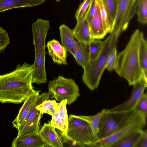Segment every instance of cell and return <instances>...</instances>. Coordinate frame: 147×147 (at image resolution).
<instances>
[{
    "instance_id": "25",
    "label": "cell",
    "mask_w": 147,
    "mask_h": 147,
    "mask_svg": "<svg viewBox=\"0 0 147 147\" xmlns=\"http://www.w3.org/2000/svg\"><path fill=\"white\" fill-rule=\"evenodd\" d=\"M106 12L110 26L112 29L117 7V0H102Z\"/></svg>"
},
{
    "instance_id": "29",
    "label": "cell",
    "mask_w": 147,
    "mask_h": 147,
    "mask_svg": "<svg viewBox=\"0 0 147 147\" xmlns=\"http://www.w3.org/2000/svg\"><path fill=\"white\" fill-rule=\"evenodd\" d=\"M137 13L138 21L143 24L147 22V0H140L138 4Z\"/></svg>"
},
{
    "instance_id": "9",
    "label": "cell",
    "mask_w": 147,
    "mask_h": 147,
    "mask_svg": "<svg viewBox=\"0 0 147 147\" xmlns=\"http://www.w3.org/2000/svg\"><path fill=\"white\" fill-rule=\"evenodd\" d=\"M33 44L35 55L37 54L45 44L48 31L50 28L49 21L38 19L32 24Z\"/></svg>"
},
{
    "instance_id": "17",
    "label": "cell",
    "mask_w": 147,
    "mask_h": 147,
    "mask_svg": "<svg viewBox=\"0 0 147 147\" xmlns=\"http://www.w3.org/2000/svg\"><path fill=\"white\" fill-rule=\"evenodd\" d=\"M40 91L34 90L24 101V104L20 109L17 116L12 122L13 126L17 129L28 116L39 95Z\"/></svg>"
},
{
    "instance_id": "18",
    "label": "cell",
    "mask_w": 147,
    "mask_h": 147,
    "mask_svg": "<svg viewBox=\"0 0 147 147\" xmlns=\"http://www.w3.org/2000/svg\"><path fill=\"white\" fill-rule=\"evenodd\" d=\"M11 147H45L47 145L38 132L14 138Z\"/></svg>"
},
{
    "instance_id": "38",
    "label": "cell",
    "mask_w": 147,
    "mask_h": 147,
    "mask_svg": "<svg viewBox=\"0 0 147 147\" xmlns=\"http://www.w3.org/2000/svg\"><path fill=\"white\" fill-rule=\"evenodd\" d=\"M140 1V0H134V1L130 14L129 18L130 20L133 18L136 13V9Z\"/></svg>"
},
{
    "instance_id": "35",
    "label": "cell",
    "mask_w": 147,
    "mask_h": 147,
    "mask_svg": "<svg viewBox=\"0 0 147 147\" xmlns=\"http://www.w3.org/2000/svg\"><path fill=\"white\" fill-rule=\"evenodd\" d=\"M10 40L8 32L0 26V53L3 52Z\"/></svg>"
},
{
    "instance_id": "13",
    "label": "cell",
    "mask_w": 147,
    "mask_h": 147,
    "mask_svg": "<svg viewBox=\"0 0 147 147\" xmlns=\"http://www.w3.org/2000/svg\"><path fill=\"white\" fill-rule=\"evenodd\" d=\"M50 122L45 123L39 133L47 147H63L61 139Z\"/></svg>"
},
{
    "instance_id": "22",
    "label": "cell",
    "mask_w": 147,
    "mask_h": 147,
    "mask_svg": "<svg viewBox=\"0 0 147 147\" xmlns=\"http://www.w3.org/2000/svg\"><path fill=\"white\" fill-rule=\"evenodd\" d=\"M88 45L78 41L73 55L76 61L80 66L84 69L89 62V50Z\"/></svg>"
},
{
    "instance_id": "7",
    "label": "cell",
    "mask_w": 147,
    "mask_h": 147,
    "mask_svg": "<svg viewBox=\"0 0 147 147\" xmlns=\"http://www.w3.org/2000/svg\"><path fill=\"white\" fill-rule=\"evenodd\" d=\"M66 135L86 147H91L94 142L88 123L75 115L69 116Z\"/></svg>"
},
{
    "instance_id": "21",
    "label": "cell",
    "mask_w": 147,
    "mask_h": 147,
    "mask_svg": "<svg viewBox=\"0 0 147 147\" xmlns=\"http://www.w3.org/2000/svg\"><path fill=\"white\" fill-rule=\"evenodd\" d=\"M45 1V0H0V13L13 8L35 6Z\"/></svg>"
},
{
    "instance_id": "33",
    "label": "cell",
    "mask_w": 147,
    "mask_h": 147,
    "mask_svg": "<svg viewBox=\"0 0 147 147\" xmlns=\"http://www.w3.org/2000/svg\"><path fill=\"white\" fill-rule=\"evenodd\" d=\"M117 47H114L109 55L107 59L106 68L109 71L114 70L117 58Z\"/></svg>"
},
{
    "instance_id": "11",
    "label": "cell",
    "mask_w": 147,
    "mask_h": 147,
    "mask_svg": "<svg viewBox=\"0 0 147 147\" xmlns=\"http://www.w3.org/2000/svg\"><path fill=\"white\" fill-rule=\"evenodd\" d=\"M129 98L123 103L111 109L109 111H127L134 110L136 105L147 87V83L143 81L135 84Z\"/></svg>"
},
{
    "instance_id": "8",
    "label": "cell",
    "mask_w": 147,
    "mask_h": 147,
    "mask_svg": "<svg viewBox=\"0 0 147 147\" xmlns=\"http://www.w3.org/2000/svg\"><path fill=\"white\" fill-rule=\"evenodd\" d=\"M53 98L51 93L49 91L39 95L28 116L17 129V137L39 132L40 119L43 114L36 108V106L46 100Z\"/></svg>"
},
{
    "instance_id": "1",
    "label": "cell",
    "mask_w": 147,
    "mask_h": 147,
    "mask_svg": "<svg viewBox=\"0 0 147 147\" xmlns=\"http://www.w3.org/2000/svg\"><path fill=\"white\" fill-rule=\"evenodd\" d=\"M33 65L24 62L16 69L0 75V102L20 104L34 90L32 86Z\"/></svg>"
},
{
    "instance_id": "26",
    "label": "cell",
    "mask_w": 147,
    "mask_h": 147,
    "mask_svg": "<svg viewBox=\"0 0 147 147\" xmlns=\"http://www.w3.org/2000/svg\"><path fill=\"white\" fill-rule=\"evenodd\" d=\"M139 58L140 66L144 75L147 77V41L144 36L140 44Z\"/></svg>"
},
{
    "instance_id": "3",
    "label": "cell",
    "mask_w": 147,
    "mask_h": 147,
    "mask_svg": "<svg viewBox=\"0 0 147 147\" xmlns=\"http://www.w3.org/2000/svg\"><path fill=\"white\" fill-rule=\"evenodd\" d=\"M123 31L113 28L109 36L103 41L102 47L97 57L88 63L84 69L82 80L91 90L98 86L102 75L105 69L108 57L113 48L117 47L119 37Z\"/></svg>"
},
{
    "instance_id": "15",
    "label": "cell",
    "mask_w": 147,
    "mask_h": 147,
    "mask_svg": "<svg viewBox=\"0 0 147 147\" xmlns=\"http://www.w3.org/2000/svg\"><path fill=\"white\" fill-rule=\"evenodd\" d=\"M67 104L66 100H63L58 103L56 113L52 116V118L50 121L53 126L63 131L66 135L68 120Z\"/></svg>"
},
{
    "instance_id": "28",
    "label": "cell",
    "mask_w": 147,
    "mask_h": 147,
    "mask_svg": "<svg viewBox=\"0 0 147 147\" xmlns=\"http://www.w3.org/2000/svg\"><path fill=\"white\" fill-rule=\"evenodd\" d=\"M102 45L103 41L100 39H95L88 45V63L92 62L97 57L101 51Z\"/></svg>"
},
{
    "instance_id": "19",
    "label": "cell",
    "mask_w": 147,
    "mask_h": 147,
    "mask_svg": "<svg viewBox=\"0 0 147 147\" xmlns=\"http://www.w3.org/2000/svg\"><path fill=\"white\" fill-rule=\"evenodd\" d=\"M90 30L91 35L95 39H103L107 34L103 26L97 0L95 11L90 26Z\"/></svg>"
},
{
    "instance_id": "32",
    "label": "cell",
    "mask_w": 147,
    "mask_h": 147,
    "mask_svg": "<svg viewBox=\"0 0 147 147\" xmlns=\"http://www.w3.org/2000/svg\"><path fill=\"white\" fill-rule=\"evenodd\" d=\"M100 9V14L104 28L107 34L110 33L112 28L109 23L107 14L104 7L102 0H97Z\"/></svg>"
},
{
    "instance_id": "12",
    "label": "cell",
    "mask_w": 147,
    "mask_h": 147,
    "mask_svg": "<svg viewBox=\"0 0 147 147\" xmlns=\"http://www.w3.org/2000/svg\"><path fill=\"white\" fill-rule=\"evenodd\" d=\"M45 44L39 52L35 55L33 65L32 83L38 85L45 84L47 81L45 66Z\"/></svg>"
},
{
    "instance_id": "10",
    "label": "cell",
    "mask_w": 147,
    "mask_h": 147,
    "mask_svg": "<svg viewBox=\"0 0 147 147\" xmlns=\"http://www.w3.org/2000/svg\"><path fill=\"white\" fill-rule=\"evenodd\" d=\"M116 15L113 27L125 31L130 20L131 9L134 0H117Z\"/></svg>"
},
{
    "instance_id": "2",
    "label": "cell",
    "mask_w": 147,
    "mask_h": 147,
    "mask_svg": "<svg viewBox=\"0 0 147 147\" xmlns=\"http://www.w3.org/2000/svg\"><path fill=\"white\" fill-rule=\"evenodd\" d=\"M144 36L142 32L139 29L136 30L126 47L117 55L114 70L120 77L124 78L130 86H133L140 81L147 83V77L141 68L139 58L140 42Z\"/></svg>"
},
{
    "instance_id": "6",
    "label": "cell",
    "mask_w": 147,
    "mask_h": 147,
    "mask_svg": "<svg viewBox=\"0 0 147 147\" xmlns=\"http://www.w3.org/2000/svg\"><path fill=\"white\" fill-rule=\"evenodd\" d=\"M134 111L112 112L105 109L99 123L98 140L108 137L118 131L127 121Z\"/></svg>"
},
{
    "instance_id": "34",
    "label": "cell",
    "mask_w": 147,
    "mask_h": 147,
    "mask_svg": "<svg viewBox=\"0 0 147 147\" xmlns=\"http://www.w3.org/2000/svg\"><path fill=\"white\" fill-rule=\"evenodd\" d=\"M92 1V0H84L81 3L75 16L77 22L79 21L82 18Z\"/></svg>"
},
{
    "instance_id": "14",
    "label": "cell",
    "mask_w": 147,
    "mask_h": 147,
    "mask_svg": "<svg viewBox=\"0 0 147 147\" xmlns=\"http://www.w3.org/2000/svg\"><path fill=\"white\" fill-rule=\"evenodd\" d=\"M86 12L81 20L77 22L72 31L74 38L78 41L88 45L95 39L91 35L90 26Z\"/></svg>"
},
{
    "instance_id": "31",
    "label": "cell",
    "mask_w": 147,
    "mask_h": 147,
    "mask_svg": "<svg viewBox=\"0 0 147 147\" xmlns=\"http://www.w3.org/2000/svg\"><path fill=\"white\" fill-rule=\"evenodd\" d=\"M134 111L147 116V95L144 93L136 105Z\"/></svg>"
},
{
    "instance_id": "30",
    "label": "cell",
    "mask_w": 147,
    "mask_h": 147,
    "mask_svg": "<svg viewBox=\"0 0 147 147\" xmlns=\"http://www.w3.org/2000/svg\"><path fill=\"white\" fill-rule=\"evenodd\" d=\"M56 131L60 136L63 147H85V145L67 136L62 131L56 129Z\"/></svg>"
},
{
    "instance_id": "23",
    "label": "cell",
    "mask_w": 147,
    "mask_h": 147,
    "mask_svg": "<svg viewBox=\"0 0 147 147\" xmlns=\"http://www.w3.org/2000/svg\"><path fill=\"white\" fill-rule=\"evenodd\" d=\"M143 130L134 131L121 139L111 147H136L142 134Z\"/></svg>"
},
{
    "instance_id": "24",
    "label": "cell",
    "mask_w": 147,
    "mask_h": 147,
    "mask_svg": "<svg viewBox=\"0 0 147 147\" xmlns=\"http://www.w3.org/2000/svg\"><path fill=\"white\" fill-rule=\"evenodd\" d=\"M105 111V109H103L97 114L93 115L77 116L78 117L86 121L88 123L93 132L94 142L98 139L99 123Z\"/></svg>"
},
{
    "instance_id": "27",
    "label": "cell",
    "mask_w": 147,
    "mask_h": 147,
    "mask_svg": "<svg viewBox=\"0 0 147 147\" xmlns=\"http://www.w3.org/2000/svg\"><path fill=\"white\" fill-rule=\"evenodd\" d=\"M58 103L55 100H46L36 106V108L42 114L47 113L52 116L56 113Z\"/></svg>"
},
{
    "instance_id": "4",
    "label": "cell",
    "mask_w": 147,
    "mask_h": 147,
    "mask_svg": "<svg viewBox=\"0 0 147 147\" xmlns=\"http://www.w3.org/2000/svg\"><path fill=\"white\" fill-rule=\"evenodd\" d=\"M147 116L134 111L126 123L118 131L106 138L95 141L91 147H111L115 142L129 134L143 129L146 123Z\"/></svg>"
},
{
    "instance_id": "36",
    "label": "cell",
    "mask_w": 147,
    "mask_h": 147,
    "mask_svg": "<svg viewBox=\"0 0 147 147\" xmlns=\"http://www.w3.org/2000/svg\"><path fill=\"white\" fill-rule=\"evenodd\" d=\"M97 0H92V1L86 11V18L90 26L94 14Z\"/></svg>"
},
{
    "instance_id": "37",
    "label": "cell",
    "mask_w": 147,
    "mask_h": 147,
    "mask_svg": "<svg viewBox=\"0 0 147 147\" xmlns=\"http://www.w3.org/2000/svg\"><path fill=\"white\" fill-rule=\"evenodd\" d=\"M147 147V131L143 130L142 134L136 147Z\"/></svg>"
},
{
    "instance_id": "20",
    "label": "cell",
    "mask_w": 147,
    "mask_h": 147,
    "mask_svg": "<svg viewBox=\"0 0 147 147\" xmlns=\"http://www.w3.org/2000/svg\"><path fill=\"white\" fill-rule=\"evenodd\" d=\"M59 30L61 45L73 55L76 46V41L75 40L72 30L64 24L59 26Z\"/></svg>"
},
{
    "instance_id": "5",
    "label": "cell",
    "mask_w": 147,
    "mask_h": 147,
    "mask_svg": "<svg viewBox=\"0 0 147 147\" xmlns=\"http://www.w3.org/2000/svg\"><path fill=\"white\" fill-rule=\"evenodd\" d=\"M48 89L57 100L60 102L66 100L69 105L75 102L80 95L79 86L75 81L62 76H59L50 81Z\"/></svg>"
},
{
    "instance_id": "16",
    "label": "cell",
    "mask_w": 147,
    "mask_h": 147,
    "mask_svg": "<svg viewBox=\"0 0 147 147\" xmlns=\"http://www.w3.org/2000/svg\"><path fill=\"white\" fill-rule=\"evenodd\" d=\"M46 47L49 55L54 63L67 65V51L57 40L54 39L48 41Z\"/></svg>"
}]
</instances>
